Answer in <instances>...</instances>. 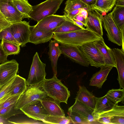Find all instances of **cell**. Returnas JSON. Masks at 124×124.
I'll list each match as a JSON object with an SVG mask.
<instances>
[{
  "label": "cell",
  "instance_id": "ffe728a7",
  "mask_svg": "<svg viewBox=\"0 0 124 124\" xmlns=\"http://www.w3.org/2000/svg\"><path fill=\"white\" fill-rule=\"evenodd\" d=\"M95 104L92 114L97 120L100 114L110 110L117 104L111 100L106 95L100 98L95 97Z\"/></svg>",
  "mask_w": 124,
  "mask_h": 124
},
{
  "label": "cell",
  "instance_id": "277c9868",
  "mask_svg": "<svg viewBox=\"0 0 124 124\" xmlns=\"http://www.w3.org/2000/svg\"><path fill=\"white\" fill-rule=\"evenodd\" d=\"M63 0H46L33 6V10L29 15L30 18L38 22L46 17L54 15Z\"/></svg>",
  "mask_w": 124,
  "mask_h": 124
},
{
  "label": "cell",
  "instance_id": "2e32d148",
  "mask_svg": "<svg viewBox=\"0 0 124 124\" xmlns=\"http://www.w3.org/2000/svg\"><path fill=\"white\" fill-rule=\"evenodd\" d=\"M112 51L118 73L117 79L120 89H124V51L122 49L113 48Z\"/></svg>",
  "mask_w": 124,
  "mask_h": 124
},
{
  "label": "cell",
  "instance_id": "5bb4252c",
  "mask_svg": "<svg viewBox=\"0 0 124 124\" xmlns=\"http://www.w3.org/2000/svg\"><path fill=\"white\" fill-rule=\"evenodd\" d=\"M0 11L6 19L11 24L20 22L24 16L16 8L11 2L0 0Z\"/></svg>",
  "mask_w": 124,
  "mask_h": 124
},
{
  "label": "cell",
  "instance_id": "30bf717a",
  "mask_svg": "<svg viewBox=\"0 0 124 124\" xmlns=\"http://www.w3.org/2000/svg\"><path fill=\"white\" fill-rule=\"evenodd\" d=\"M88 15L85 19L86 29L101 38L103 35L102 25V14L98 10L88 8Z\"/></svg>",
  "mask_w": 124,
  "mask_h": 124
},
{
  "label": "cell",
  "instance_id": "cb8c5ba5",
  "mask_svg": "<svg viewBox=\"0 0 124 124\" xmlns=\"http://www.w3.org/2000/svg\"><path fill=\"white\" fill-rule=\"evenodd\" d=\"M59 43L54 39L51 40L49 44L48 52L49 58L51 62V65L54 75L57 74V62L58 58L62 54L59 47Z\"/></svg>",
  "mask_w": 124,
  "mask_h": 124
},
{
  "label": "cell",
  "instance_id": "5b68a950",
  "mask_svg": "<svg viewBox=\"0 0 124 124\" xmlns=\"http://www.w3.org/2000/svg\"><path fill=\"white\" fill-rule=\"evenodd\" d=\"M45 64L40 59L38 53L36 52L32 62L27 81V85L37 84L43 82L46 75Z\"/></svg>",
  "mask_w": 124,
  "mask_h": 124
},
{
  "label": "cell",
  "instance_id": "7bdbcfd3",
  "mask_svg": "<svg viewBox=\"0 0 124 124\" xmlns=\"http://www.w3.org/2000/svg\"><path fill=\"white\" fill-rule=\"evenodd\" d=\"M79 13L85 19L86 18L88 15V12L85 9H82Z\"/></svg>",
  "mask_w": 124,
  "mask_h": 124
},
{
  "label": "cell",
  "instance_id": "d6a6232c",
  "mask_svg": "<svg viewBox=\"0 0 124 124\" xmlns=\"http://www.w3.org/2000/svg\"><path fill=\"white\" fill-rule=\"evenodd\" d=\"M21 95H11L10 93L6 94L0 99V109L16 103Z\"/></svg>",
  "mask_w": 124,
  "mask_h": 124
},
{
  "label": "cell",
  "instance_id": "7402d4cb",
  "mask_svg": "<svg viewBox=\"0 0 124 124\" xmlns=\"http://www.w3.org/2000/svg\"><path fill=\"white\" fill-rule=\"evenodd\" d=\"M113 67L104 66L100 67L98 71L94 74L90 80L89 85L95 86L99 88H101L104 83Z\"/></svg>",
  "mask_w": 124,
  "mask_h": 124
},
{
  "label": "cell",
  "instance_id": "4fadbf2b",
  "mask_svg": "<svg viewBox=\"0 0 124 124\" xmlns=\"http://www.w3.org/2000/svg\"><path fill=\"white\" fill-rule=\"evenodd\" d=\"M59 47L62 54L74 62L84 66H89V63L78 46L61 44Z\"/></svg>",
  "mask_w": 124,
  "mask_h": 124
},
{
  "label": "cell",
  "instance_id": "f35d334b",
  "mask_svg": "<svg viewBox=\"0 0 124 124\" xmlns=\"http://www.w3.org/2000/svg\"><path fill=\"white\" fill-rule=\"evenodd\" d=\"M11 24L6 19L0 11V29L2 30L9 26Z\"/></svg>",
  "mask_w": 124,
  "mask_h": 124
},
{
  "label": "cell",
  "instance_id": "9a60e30c",
  "mask_svg": "<svg viewBox=\"0 0 124 124\" xmlns=\"http://www.w3.org/2000/svg\"><path fill=\"white\" fill-rule=\"evenodd\" d=\"M0 65V85H1L17 75L19 64L16 60L12 59Z\"/></svg>",
  "mask_w": 124,
  "mask_h": 124
},
{
  "label": "cell",
  "instance_id": "e0dca14e",
  "mask_svg": "<svg viewBox=\"0 0 124 124\" xmlns=\"http://www.w3.org/2000/svg\"><path fill=\"white\" fill-rule=\"evenodd\" d=\"M93 42L101 53L103 58L105 66L116 67L112 49L106 44L103 38Z\"/></svg>",
  "mask_w": 124,
  "mask_h": 124
},
{
  "label": "cell",
  "instance_id": "484cf974",
  "mask_svg": "<svg viewBox=\"0 0 124 124\" xmlns=\"http://www.w3.org/2000/svg\"><path fill=\"white\" fill-rule=\"evenodd\" d=\"M27 86L26 79L17 74L11 84L9 93L11 95L21 94L26 89Z\"/></svg>",
  "mask_w": 124,
  "mask_h": 124
},
{
  "label": "cell",
  "instance_id": "836d02e7",
  "mask_svg": "<svg viewBox=\"0 0 124 124\" xmlns=\"http://www.w3.org/2000/svg\"><path fill=\"white\" fill-rule=\"evenodd\" d=\"M106 95L116 103L123 101L124 97V89H112L109 90Z\"/></svg>",
  "mask_w": 124,
  "mask_h": 124
},
{
  "label": "cell",
  "instance_id": "1f68e13d",
  "mask_svg": "<svg viewBox=\"0 0 124 124\" xmlns=\"http://www.w3.org/2000/svg\"><path fill=\"white\" fill-rule=\"evenodd\" d=\"M16 103L0 109V117L2 119H7L13 116L23 113L20 109L15 108Z\"/></svg>",
  "mask_w": 124,
  "mask_h": 124
},
{
  "label": "cell",
  "instance_id": "52a82bcc",
  "mask_svg": "<svg viewBox=\"0 0 124 124\" xmlns=\"http://www.w3.org/2000/svg\"><path fill=\"white\" fill-rule=\"evenodd\" d=\"M78 47L91 66L97 68L105 66L101 53L93 42Z\"/></svg>",
  "mask_w": 124,
  "mask_h": 124
},
{
  "label": "cell",
  "instance_id": "6da1fadb",
  "mask_svg": "<svg viewBox=\"0 0 124 124\" xmlns=\"http://www.w3.org/2000/svg\"><path fill=\"white\" fill-rule=\"evenodd\" d=\"M52 38L61 44L77 46L103 38L86 28L66 32L54 33Z\"/></svg>",
  "mask_w": 124,
  "mask_h": 124
},
{
  "label": "cell",
  "instance_id": "c3c4849f",
  "mask_svg": "<svg viewBox=\"0 0 124 124\" xmlns=\"http://www.w3.org/2000/svg\"><path fill=\"white\" fill-rule=\"evenodd\" d=\"M2 30L1 29H0V31H1Z\"/></svg>",
  "mask_w": 124,
  "mask_h": 124
},
{
  "label": "cell",
  "instance_id": "ab89813d",
  "mask_svg": "<svg viewBox=\"0 0 124 124\" xmlns=\"http://www.w3.org/2000/svg\"><path fill=\"white\" fill-rule=\"evenodd\" d=\"M8 56L3 50L0 43V64H2L6 62Z\"/></svg>",
  "mask_w": 124,
  "mask_h": 124
},
{
  "label": "cell",
  "instance_id": "bcb514c9",
  "mask_svg": "<svg viewBox=\"0 0 124 124\" xmlns=\"http://www.w3.org/2000/svg\"><path fill=\"white\" fill-rule=\"evenodd\" d=\"M83 2L88 5L94 2L96 0H81Z\"/></svg>",
  "mask_w": 124,
  "mask_h": 124
},
{
  "label": "cell",
  "instance_id": "ba28073f",
  "mask_svg": "<svg viewBox=\"0 0 124 124\" xmlns=\"http://www.w3.org/2000/svg\"><path fill=\"white\" fill-rule=\"evenodd\" d=\"M97 121L105 124H124V106L116 104L110 110L100 114Z\"/></svg>",
  "mask_w": 124,
  "mask_h": 124
},
{
  "label": "cell",
  "instance_id": "f546056e",
  "mask_svg": "<svg viewBox=\"0 0 124 124\" xmlns=\"http://www.w3.org/2000/svg\"><path fill=\"white\" fill-rule=\"evenodd\" d=\"M0 45L3 50L8 56L17 54L20 52V46L18 44L4 40H1Z\"/></svg>",
  "mask_w": 124,
  "mask_h": 124
},
{
  "label": "cell",
  "instance_id": "7dc6e473",
  "mask_svg": "<svg viewBox=\"0 0 124 124\" xmlns=\"http://www.w3.org/2000/svg\"><path fill=\"white\" fill-rule=\"evenodd\" d=\"M4 1H7L8 2H12L13 0H2Z\"/></svg>",
  "mask_w": 124,
  "mask_h": 124
},
{
  "label": "cell",
  "instance_id": "ac0fdd59",
  "mask_svg": "<svg viewBox=\"0 0 124 124\" xmlns=\"http://www.w3.org/2000/svg\"><path fill=\"white\" fill-rule=\"evenodd\" d=\"M41 102L50 116H65L64 112L59 101L49 96L43 98Z\"/></svg>",
  "mask_w": 124,
  "mask_h": 124
},
{
  "label": "cell",
  "instance_id": "44dd1931",
  "mask_svg": "<svg viewBox=\"0 0 124 124\" xmlns=\"http://www.w3.org/2000/svg\"><path fill=\"white\" fill-rule=\"evenodd\" d=\"M29 42L35 45L46 42L52 38L53 33L39 30L34 26H30Z\"/></svg>",
  "mask_w": 124,
  "mask_h": 124
},
{
  "label": "cell",
  "instance_id": "8d00e7d4",
  "mask_svg": "<svg viewBox=\"0 0 124 124\" xmlns=\"http://www.w3.org/2000/svg\"><path fill=\"white\" fill-rule=\"evenodd\" d=\"M9 26L2 29L0 31V39L18 44L11 33Z\"/></svg>",
  "mask_w": 124,
  "mask_h": 124
},
{
  "label": "cell",
  "instance_id": "e575fe53",
  "mask_svg": "<svg viewBox=\"0 0 124 124\" xmlns=\"http://www.w3.org/2000/svg\"><path fill=\"white\" fill-rule=\"evenodd\" d=\"M43 122L50 124H70L71 122L68 117L65 116H48L42 121Z\"/></svg>",
  "mask_w": 124,
  "mask_h": 124
},
{
  "label": "cell",
  "instance_id": "7a4b0ae2",
  "mask_svg": "<svg viewBox=\"0 0 124 124\" xmlns=\"http://www.w3.org/2000/svg\"><path fill=\"white\" fill-rule=\"evenodd\" d=\"M43 87L46 94L59 101L67 103L70 96V92L68 88L57 78L56 75L49 79H45L43 82Z\"/></svg>",
  "mask_w": 124,
  "mask_h": 124
},
{
  "label": "cell",
  "instance_id": "f1b7e54d",
  "mask_svg": "<svg viewBox=\"0 0 124 124\" xmlns=\"http://www.w3.org/2000/svg\"><path fill=\"white\" fill-rule=\"evenodd\" d=\"M81 29H82L72 19L68 17V19L59 27L53 30L52 32L53 33L66 32Z\"/></svg>",
  "mask_w": 124,
  "mask_h": 124
},
{
  "label": "cell",
  "instance_id": "d6986e66",
  "mask_svg": "<svg viewBox=\"0 0 124 124\" xmlns=\"http://www.w3.org/2000/svg\"><path fill=\"white\" fill-rule=\"evenodd\" d=\"M94 110L76 99L75 103L68 108V111L78 113L91 124L97 121L92 114Z\"/></svg>",
  "mask_w": 124,
  "mask_h": 124
},
{
  "label": "cell",
  "instance_id": "4dcf8cb0",
  "mask_svg": "<svg viewBox=\"0 0 124 124\" xmlns=\"http://www.w3.org/2000/svg\"><path fill=\"white\" fill-rule=\"evenodd\" d=\"M65 4L64 14L77 9L89 8V6L81 0H67Z\"/></svg>",
  "mask_w": 124,
  "mask_h": 124
},
{
  "label": "cell",
  "instance_id": "3957f363",
  "mask_svg": "<svg viewBox=\"0 0 124 124\" xmlns=\"http://www.w3.org/2000/svg\"><path fill=\"white\" fill-rule=\"evenodd\" d=\"M43 82L37 84L27 85L25 91L20 96L15 108L19 110L38 100L48 96L43 87Z\"/></svg>",
  "mask_w": 124,
  "mask_h": 124
},
{
  "label": "cell",
  "instance_id": "681fc988",
  "mask_svg": "<svg viewBox=\"0 0 124 124\" xmlns=\"http://www.w3.org/2000/svg\"></svg>",
  "mask_w": 124,
  "mask_h": 124
},
{
  "label": "cell",
  "instance_id": "74e56055",
  "mask_svg": "<svg viewBox=\"0 0 124 124\" xmlns=\"http://www.w3.org/2000/svg\"><path fill=\"white\" fill-rule=\"evenodd\" d=\"M15 76L4 84L0 85V99L6 94L9 93V91L11 84L14 80Z\"/></svg>",
  "mask_w": 124,
  "mask_h": 124
},
{
  "label": "cell",
  "instance_id": "d4e9b609",
  "mask_svg": "<svg viewBox=\"0 0 124 124\" xmlns=\"http://www.w3.org/2000/svg\"><path fill=\"white\" fill-rule=\"evenodd\" d=\"M115 24L121 32L124 40V6H116L110 13Z\"/></svg>",
  "mask_w": 124,
  "mask_h": 124
},
{
  "label": "cell",
  "instance_id": "4316f807",
  "mask_svg": "<svg viewBox=\"0 0 124 124\" xmlns=\"http://www.w3.org/2000/svg\"><path fill=\"white\" fill-rule=\"evenodd\" d=\"M116 0H96L94 3L89 5V8L102 12L111 11L115 5Z\"/></svg>",
  "mask_w": 124,
  "mask_h": 124
},
{
  "label": "cell",
  "instance_id": "8fae6325",
  "mask_svg": "<svg viewBox=\"0 0 124 124\" xmlns=\"http://www.w3.org/2000/svg\"><path fill=\"white\" fill-rule=\"evenodd\" d=\"M68 19V17L64 15L62 16L53 15L43 18L34 26L42 31L52 32Z\"/></svg>",
  "mask_w": 124,
  "mask_h": 124
},
{
  "label": "cell",
  "instance_id": "83f0119b",
  "mask_svg": "<svg viewBox=\"0 0 124 124\" xmlns=\"http://www.w3.org/2000/svg\"><path fill=\"white\" fill-rule=\"evenodd\" d=\"M12 3L16 8L24 16L29 18L30 14L33 10V6L27 0H13Z\"/></svg>",
  "mask_w": 124,
  "mask_h": 124
},
{
  "label": "cell",
  "instance_id": "d590c367",
  "mask_svg": "<svg viewBox=\"0 0 124 124\" xmlns=\"http://www.w3.org/2000/svg\"><path fill=\"white\" fill-rule=\"evenodd\" d=\"M69 118L73 124H89V121L75 112L68 111Z\"/></svg>",
  "mask_w": 124,
  "mask_h": 124
},
{
  "label": "cell",
  "instance_id": "f6af8a7d",
  "mask_svg": "<svg viewBox=\"0 0 124 124\" xmlns=\"http://www.w3.org/2000/svg\"><path fill=\"white\" fill-rule=\"evenodd\" d=\"M115 5L124 6V0H116Z\"/></svg>",
  "mask_w": 124,
  "mask_h": 124
},
{
  "label": "cell",
  "instance_id": "f907efd6",
  "mask_svg": "<svg viewBox=\"0 0 124 124\" xmlns=\"http://www.w3.org/2000/svg\"></svg>",
  "mask_w": 124,
  "mask_h": 124
},
{
  "label": "cell",
  "instance_id": "9c48e42d",
  "mask_svg": "<svg viewBox=\"0 0 124 124\" xmlns=\"http://www.w3.org/2000/svg\"><path fill=\"white\" fill-rule=\"evenodd\" d=\"M30 26L29 22L25 21L12 23L9 26L14 39L22 47L29 42Z\"/></svg>",
  "mask_w": 124,
  "mask_h": 124
},
{
  "label": "cell",
  "instance_id": "ee69618b",
  "mask_svg": "<svg viewBox=\"0 0 124 124\" xmlns=\"http://www.w3.org/2000/svg\"><path fill=\"white\" fill-rule=\"evenodd\" d=\"M72 19L82 29H85L84 27H85L84 24L82 22L74 19Z\"/></svg>",
  "mask_w": 124,
  "mask_h": 124
},
{
  "label": "cell",
  "instance_id": "603a6c76",
  "mask_svg": "<svg viewBox=\"0 0 124 124\" xmlns=\"http://www.w3.org/2000/svg\"><path fill=\"white\" fill-rule=\"evenodd\" d=\"M95 96L84 86H79L75 98L88 107L94 109L95 104Z\"/></svg>",
  "mask_w": 124,
  "mask_h": 124
},
{
  "label": "cell",
  "instance_id": "60d3db41",
  "mask_svg": "<svg viewBox=\"0 0 124 124\" xmlns=\"http://www.w3.org/2000/svg\"><path fill=\"white\" fill-rule=\"evenodd\" d=\"M82 9V8L75 10L64 15L67 16L70 19H73L76 15L80 13Z\"/></svg>",
  "mask_w": 124,
  "mask_h": 124
},
{
  "label": "cell",
  "instance_id": "8992f818",
  "mask_svg": "<svg viewBox=\"0 0 124 124\" xmlns=\"http://www.w3.org/2000/svg\"><path fill=\"white\" fill-rule=\"evenodd\" d=\"M102 25L106 31L108 40L119 46L124 51V41L121 32L113 21L110 13L103 16Z\"/></svg>",
  "mask_w": 124,
  "mask_h": 124
},
{
  "label": "cell",
  "instance_id": "7c38bea8",
  "mask_svg": "<svg viewBox=\"0 0 124 124\" xmlns=\"http://www.w3.org/2000/svg\"><path fill=\"white\" fill-rule=\"evenodd\" d=\"M20 109L28 117L36 120L42 121L49 116L40 100L22 108Z\"/></svg>",
  "mask_w": 124,
  "mask_h": 124
},
{
  "label": "cell",
  "instance_id": "b9f144b4",
  "mask_svg": "<svg viewBox=\"0 0 124 124\" xmlns=\"http://www.w3.org/2000/svg\"><path fill=\"white\" fill-rule=\"evenodd\" d=\"M73 19H75L83 23L85 27V19L79 13L76 15Z\"/></svg>",
  "mask_w": 124,
  "mask_h": 124
}]
</instances>
